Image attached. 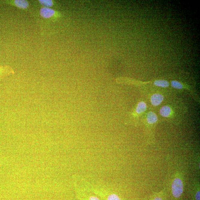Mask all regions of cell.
<instances>
[{
  "label": "cell",
  "mask_w": 200,
  "mask_h": 200,
  "mask_svg": "<svg viewBox=\"0 0 200 200\" xmlns=\"http://www.w3.org/2000/svg\"><path fill=\"white\" fill-rule=\"evenodd\" d=\"M164 99L163 97L160 94H153L151 97V103L154 106H157L161 103Z\"/></svg>",
  "instance_id": "obj_5"
},
{
  "label": "cell",
  "mask_w": 200,
  "mask_h": 200,
  "mask_svg": "<svg viewBox=\"0 0 200 200\" xmlns=\"http://www.w3.org/2000/svg\"><path fill=\"white\" fill-rule=\"evenodd\" d=\"M39 4L43 7L50 8L53 5V2L51 0H39Z\"/></svg>",
  "instance_id": "obj_10"
},
{
  "label": "cell",
  "mask_w": 200,
  "mask_h": 200,
  "mask_svg": "<svg viewBox=\"0 0 200 200\" xmlns=\"http://www.w3.org/2000/svg\"><path fill=\"white\" fill-rule=\"evenodd\" d=\"M157 117L155 113L150 112L147 114V120L149 124H153L157 121Z\"/></svg>",
  "instance_id": "obj_6"
},
{
  "label": "cell",
  "mask_w": 200,
  "mask_h": 200,
  "mask_svg": "<svg viewBox=\"0 0 200 200\" xmlns=\"http://www.w3.org/2000/svg\"><path fill=\"white\" fill-rule=\"evenodd\" d=\"M154 200H162L161 198L160 197H157L155 198Z\"/></svg>",
  "instance_id": "obj_15"
},
{
  "label": "cell",
  "mask_w": 200,
  "mask_h": 200,
  "mask_svg": "<svg viewBox=\"0 0 200 200\" xmlns=\"http://www.w3.org/2000/svg\"><path fill=\"white\" fill-rule=\"evenodd\" d=\"M108 200H121L117 195L112 194L108 196Z\"/></svg>",
  "instance_id": "obj_12"
},
{
  "label": "cell",
  "mask_w": 200,
  "mask_h": 200,
  "mask_svg": "<svg viewBox=\"0 0 200 200\" xmlns=\"http://www.w3.org/2000/svg\"><path fill=\"white\" fill-rule=\"evenodd\" d=\"M146 104L144 102H142L138 103L136 109V112L138 113H141L144 112L146 111Z\"/></svg>",
  "instance_id": "obj_8"
},
{
  "label": "cell",
  "mask_w": 200,
  "mask_h": 200,
  "mask_svg": "<svg viewBox=\"0 0 200 200\" xmlns=\"http://www.w3.org/2000/svg\"><path fill=\"white\" fill-rule=\"evenodd\" d=\"M57 12L50 8L43 7L40 10V15L42 18L48 19L54 18L58 16Z\"/></svg>",
  "instance_id": "obj_2"
},
{
  "label": "cell",
  "mask_w": 200,
  "mask_h": 200,
  "mask_svg": "<svg viewBox=\"0 0 200 200\" xmlns=\"http://www.w3.org/2000/svg\"><path fill=\"white\" fill-rule=\"evenodd\" d=\"M154 84L155 86L162 88H166L169 86V82L167 81L163 80H157L154 82Z\"/></svg>",
  "instance_id": "obj_9"
},
{
  "label": "cell",
  "mask_w": 200,
  "mask_h": 200,
  "mask_svg": "<svg viewBox=\"0 0 200 200\" xmlns=\"http://www.w3.org/2000/svg\"><path fill=\"white\" fill-rule=\"evenodd\" d=\"M9 2L11 5L23 9L28 8L29 5V2L26 0H14L10 1Z\"/></svg>",
  "instance_id": "obj_4"
},
{
  "label": "cell",
  "mask_w": 200,
  "mask_h": 200,
  "mask_svg": "<svg viewBox=\"0 0 200 200\" xmlns=\"http://www.w3.org/2000/svg\"><path fill=\"white\" fill-rule=\"evenodd\" d=\"M11 74H15V71L10 66H0V81Z\"/></svg>",
  "instance_id": "obj_3"
},
{
  "label": "cell",
  "mask_w": 200,
  "mask_h": 200,
  "mask_svg": "<svg viewBox=\"0 0 200 200\" xmlns=\"http://www.w3.org/2000/svg\"><path fill=\"white\" fill-rule=\"evenodd\" d=\"M89 200H100L97 197L91 196Z\"/></svg>",
  "instance_id": "obj_14"
},
{
  "label": "cell",
  "mask_w": 200,
  "mask_h": 200,
  "mask_svg": "<svg viewBox=\"0 0 200 200\" xmlns=\"http://www.w3.org/2000/svg\"><path fill=\"white\" fill-rule=\"evenodd\" d=\"M171 112V108L168 106H163L160 111V115L164 117H167L169 116Z\"/></svg>",
  "instance_id": "obj_7"
},
{
  "label": "cell",
  "mask_w": 200,
  "mask_h": 200,
  "mask_svg": "<svg viewBox=\"0 0 200 200\" xmlns=\"http://www.w3.org/2000/svg\"><path fill=\"white\" fill-rule=\"evenodd\" d=\"M172 189L173 196L176 198L181 196L183 193L184 185L182 181L179 178H176L173 182Z\"/></svg>",
  "instance_id": "obj_1"
},
{
  "label": "cell",
  "mask_w": 200,
  "mask_h": 200,
  "mask_svg": "<svg viewBox=\"0 0 200 200\" xmlns=\"http://www.w3.org/2000/svg\"><path fill=\"white\" fill-rule=\"evenodd\" d=\"M171 85L172 87L177 89H182L183 86L181 83L176 81H173L171 82Z\"/></svg>",
  "instance_id": "obj_11"
},
{
  "label": "cell",
  "mask_w": 200,
  "mask_h": 200,
  "mask_svg": "<svg viewBox=\"0 0 200 200\" xmlns=\"http://www.w3.org/2000/svg\"><path fill=\"white\" fill-rule=\"evenodd\" d=\"M200 191H198L196 195V200H200Z\"/></svg>",
  "instance_id": "obj_13"
}]
</instances>
